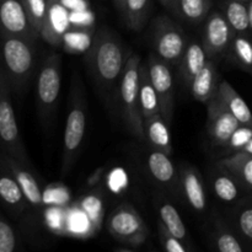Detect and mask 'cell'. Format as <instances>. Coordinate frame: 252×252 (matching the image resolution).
I'll use <instances>...</instances> for the list:
<instances>
[{"instance_id":"6da1fadb","label":"cell","mask_w":252,"mask_h":252,"mask_svg":"<svg viewBox=\"0 0 252 252\" xmlns=\"http://www.w3.org/2000/svg\"><path fill=\"white\" fill-rule=\"evenodd\" d=\"M86 56L94 83L106 101H110L128 61L122 39L108 27H100Z\"/></svg>"},{"instance_id":"7a4b0ae2","label":"cell","mask_w":252,"mask_h":252,"mask_svg":"<svg viewBox=\"0 0 252 252\" xmlns=\"http://www.w3.org/2000/svg\"><path fill=\"white\" fill-rule=\"evenodd\" d=\"M0 66L11 91L22 95L36 66L34 42L12 34H0Z\"/></svg>"},{"instance_id":"3957f363","label":"cell","mask_w":252,"mask_h":252,"mask_svg":"<svg viewBox=\"0 0 252 252\" xmlns=\"http://www.w3.org/2000/svg\"><path fill=\"white\" fill-rule=\"evenodd\" d=\"M142 59L138 54L128 57L118 86L121 111L126 127L138 139L144 140V120L139 102V69Z\"/></svg>"},{"instance_id":"277c9868","label":"cell","mask_w":252,"mask_h":252,"mask_svg":"<svg viewBox=\"0 0 252 252\" xmlns=\"http://www.w3.org/2000/svg\"><path fill=\"white\" fill-rule=\"evenodd\" d=\"M11 88L0 66V153L10 155L32 169L29 154L21 138L11 101Z\"/></svg>"},{"instance_id":"5b68a950","label":"cell","mask_w":252,"mask_h":252,"mask_svg":"<svg viewBox=\"0 0 252 252\" xmlns=\"http://www.w3.org/2000/svg\"><path fill=\"white\" fill-rule=\"evenodd\" d=\"M86 130V106L83 96L80 83L76 76H74L71 85L70 108L65 122L64 130V147H63V172L66 174L73 166Z\"/></svg>"},{"instance_id":"8992f818","label":"cell","mask_w":252,"mask_h":252,"mask_svg":"<svg viewBox=\"0 0 252 252\" xmlns=\"http://www.w3.org/2000/svg\"><path fill=\"white\" fill-rule=\"evenodd\" d=\"M61 84L62 58L58 54L52 53L42 62L37 78V108H38L39 117L44 122L51 118L61 93Z\"/></svg>"},{"instance_id":"52a82bcc","label":"cell","mask_w":252,"mask_h":252,"mask_svg":"<svg viewBox=\"0 0 252 252\" xmlns=\"http://www.w3.org/2000/svg\"><path fill=\"white\" fill-rule=\"evenodd\" d=\"M187 37L180 26L166 16H159L153 24V47L155 54L170 65H179L186 47Z\"/></svg>"},{"instance_id":"ba28073f","label":"cell","mask_w":252,"mask_h":252,"mask_svg":"<svg viewBox=\"0 0 252 252\" xmlns=\"http://www.w3.org/2000/svg\"><path fill=\"white\" fill-rule=\"evenodd\" d=\"M147 65L150 80L159 96L161 116L167 125H170L175 107L174 75H172L171 65L160 59L155 53L150 54Z\"/></svg>"},{"instance_id":"9c48e42d","label":"cell","mask_w":252,"mask_h":252,"mask_svg":"<svg viewBox=\"0 0 252 252\" xmlns=\"http://www.w3.org/2000/svg\"><path fill=\"white\" fill-rule=\"evenodd\" d=\"M207 129L209 137L217 145L226 147L231 134L241 123L219 100L217 94L209 102H207Z\"/></svg>"},{"instance_id":"30bf717a","label":"cell","mask_w":252,"mask_h":252,"mask_svg":"<svg viewBox=\"0 0 252 252\" xmlns=\"http://www.w3.org/2000/svg\"><path fill=\"white\" fill-rule=\"evenodd\" d=\"M235 34L225 15L219 11H214L208 15L202 36V44L206 49L208 58L218 56L230 48Z\"/></svg>"},{"instance_id":"8fae6325","label":"cell","mask_w":252,"mask_h":252,"mask_svg":"<svg viewBox=\"0 0 252 252\" xmlns=\"http://www.w3.org/2000/svg\"><path fill=\"white\" fill-rule=\"evenodd\" d=\"M12 34L34 42V33L22 0H0V34Z\"/></svg>"},{"instance_id":"7c38bea8","label":"cell","mask_w":252,"mask_h":252,"mask_svg":"<svg viewBox=\"0 0 252 252\" xmlns=\"http://www.w3.org/2000/svg\"><path fill=\"white\" fill-rule=\"evenodd\" d=\"M107 228L111 235L123 244L127 243L135 234L148 231L140 214L128 204L117 207L111 213L107 220Z\"/></svg>"},{"instance_id":"4fadbf2b","label":"cell","mask_w":252,"mask_h":252,"mask_svg":"<svg viewBox=\"0 0 252 252\" xmlns=\"http://www.w3.org/2000/svg\"><path fill=\"white\" fill-rule=\"evenodd\" d=\"M0 161L14 175L30 207L39 208L42 204H44L43 192H42L38 181L32 174V169L4 153H0Z\"/></svg>"},{"instance_id":"5bb4252c","label":"cell","mask_w":252,"mask_h":252,"mask_svg":"<svg viewBox=\"0 0 252 252\" xmlns=\"http://www.w3.org/2000/svg\"><path fill=\"white\" fill-rule=\"evenodd\" d=\"M71 27L69 10L61 0H48L46 19L41 30V38L53 47H62L63 36Z\"/></svg>"},{"instance_id":"9a60e30c","label":"cell","mask_w":252,"mask_h":252,"mask_svg":"<svg viewBox=\"0 0 252 252\" xmlns=\"http://www.w3.org/2000/svg\"><path fill=\"white\" fill-rule=\"evenodd\" d=\"M0 207L17 218L29 207L26 198L9 169L0 161Z\"/></svg>"},{"instance_id":"2e32d148","label":"cell","mask_w":252,"mask_h":252,"mask_svg":"<svg viewBox=\"0 0 252 252\" xmlns=\"http://www.w3.org/2000/svg\"><path fill=\"white\" fill-rule=\"evenodd\" d=\"M218 85L217 66L211 59H208L203 69L192 79L189 83V89H191L193 98L207 105V102H209L216 96Z\"/></svg>"},{"instance_id":"e0dca14e","label":"cell","mask_w":252,"mask_h":252,"mask_svg":"<svg viewBox=\"0 0 252 252\" xmlns=\"http://www.w3.org/2000/svg\"><path fill=\"white\" fill-rule=\"evenodd\" d=\"M217 96L225 105V107L238 118L241 125L252 127V112L240 94L228 83L221 81L218 85Z\"/></svg>"},{"instance_id":"ac0fdd59","label":"cell","mask_w":252,"mask_h":252,"mask_svg":"<svg viewBox=\"0 0 252 252\" xmlns=\"http://www.w3.org/2000/svg\"><path fill=\"white\" fill-rule=\"evenodd\" d=\"M219 169L235 177L241 186L252 191V155L235 152L218 162Z\"/></svg>"},{"instance_id":"d6986e66","label":"cell","mask_w":252,"mask_h":252,"mask_svg":"<svg viewBox=\"0 0 252 252\" xmlns=\"http://www.w3.org/2000/svg\"><path fill=\"white\" fill-rule=\"evenodd\" d=\"M208 56L204 49L203 44L198 41H191L189 42L185 51L184 56H182L181 61H180V74L185 83L189 85L192 79L203 69L206 65L207 61H208Z\"/></svg>"},{"instance_id":"ffe728a7","label":"cell","mask_w":252,"mask_h":252,"mask_svg":"<svg viewBox=\"0 0 252 252\" xmlns=\"http://www.w3.org/2000/svg\"><path fill=\"white\" fill-rule=\"evenodd\" d=\"M181 186L185 198L189 206L197 212H203L207 207V196L204 191L203 182L198 171L193 167L182 170Z\"/></svg>"},{"instance_id":"44dd1931","label":"cell","mask_w":252,"mask_h":252,"mask_svg":"<svg viewBox=\"0 0 252 252\" xmlns=\"http://www.w3.org/2000/svg\"><path fill=\"white\" fill-rule=\"evenodd\" d=\"M144 139L153 149L160 150L169 155L172 153L169 125L161 115H157L144 121Z\"/></svg>"},{"instance_id":"7402d4cb","label":"cell","mask_w":252,"mask_h":252,"mask_svg":"<svg viewBox=\"0 0 252 252\" xmlns=\"http://www.w3.org/2000/svg\"><path fill=\"white\" fill-rule=\"evenodd\" d=\"M139 102L144 121L157 115H161L159 96L150 80L148 65L143 63L140 64L139 69Z\"/></svg>"},{"instance_id":"603a6c76","label":"cell","mask_w":252,"mask_h":252,"mask_svg":"<svg viewBox=\"0 0 252 252\" xmlns=\"http://www.w3.org/2000/svg\"><path fill=\"white\" fill-rule=\"evenodd\" d=\"M147 165L150 175L159 184L171 185L176 179V169L166 153L153 149L148 157Z\"/></svg>"},{"instance_id":"cb8c5ba5","label":"cell","mask_w":252,"mask_h":252,"mask_svg":"<svg viewBox=\"0 0 252 252\" xmlns=\"http://www.w3.org/2000/svg\"><path fill=\"white\" fill-rule=\"evenodd\" d=\"M94 26L89 27H75L71 26L68 31L64 33L62 47L65 52L71 54L86 53L93 44Z\"/></svg>"},{"instance_id":"d4e9b609","label":"cell","mask_w":252,"mask_h":252,"mask_svg":"<svg viewBox=\"0 0 252 252\" xmlns=\"http://www.w3.org/2000/svg\"><path fill=\"white\" fill-rule=\"evenodd\" d=\"M224 15L236 34L245 33L251 29L250 10L244 0H226Z\"/></svg>"},{"instance_id":"484cf974","label":"cell","mask_w":252,"mask_h":252,"mask_svg":"<svg viewBox=\"0 0 252 252\" xmlns=\"http://www.w3.org/2000/svg\"><path fill=\"white\" fill-rule=\"evenodd\" d=\"M212 0H176L172 12L189 22H201L207 19Z\"/></svg>"},{"instance_id":"4316f807","label":"cell","mask_w":252,"mask_h":252,"mask_svg":"<svg viewBox=\"0 0 252 252\" xmlns=\"http://www.w3.org/2000/svg\"><path fill=\"white\" fill-rule=\"evenodd\" d=\"M150 10L152 0H125L122 14L130 29L140 31L149 17Z\"/></svg>"},{"instance_id":"83f0119b","label":"cell","mask_w":252,"mask_h":252,"mask_svg":"<svg viewBox=\"0 0 252 252\" xmlns=\"http://www.w3.org/2000/svg\"><path fill=\"white\" fill-rule=\"evenodd\" d=\"M159 216L162 225L181 241L187 239V229L179 211L169 202H162L159 206Z\"/></svg>"},{"instance_id":"f1b7e54d","label":"cell","mask_w":252,"mask_h":252,"mask_svg":"<svg viewBox=\"0 0 252 252\" xmlns=\"http://www.w3.org/2000/svg\"><path fill=\"white\" fill-rule=\"evenodd\" d=\"M213 189L220 201L235 202L240 197V184L229 172L220 169V174L213 180Z\"/></svg>"},{"instance_id":"f546056e","label":"cell","mask_w":252,"mask_h":252,"mask_svg":"<svg viewBox=\"0 0 252 252\" xmlns=\"http://www.w3.org/2000/svg\"><path fill=\"white\" fill-rule=\"evenodd\" d=\"M233 217L239 235L252 245V198L240 202L234 211Z\"/></svg>"},{"instance_id":"4dcf8cb0","label":"cell","mask_w":252,"mask_h":252,"mask_svg":"<svg viewBox=\"0 0 252 252\" xmlns=\"http://www.w3.org/2000/svg\"><path fill=\"white\" fill-rule=\"evenodd\" d=\"M231 52L239 65L252 73V42L244 33H238L230 44Z\"/></svg>"},{"instance_id":"1f68e13d","label":"cell","mask_w":252,"mask_h":252,"mask_svg":"<svg viewBox=\"0 0 252 252\" xmlns=\"http://www.w3.org/2000/svg\"><path fill=\"white\" fill-rule=\"evenodd\" d=\"M29 16L30 24L33 29L37 37H41V30L43 21L46 19L47 9H48V0H22Z\"/></svg>"},{"instance_id":"d6a6232c","label":"cell","mask_w":252,"mask_h":252,"mask_svg":"<svg viewBox=\"0 0 252 252\" xmlns=\"http://www.w3.org/2000/svg\"><path fill=\"white\" fill-rule=\"evenodd\" d=\"M19 239L11 224L0 212V252H14L17 249Z\"/></svg>"},{"instance_id":"836d02e7","label":"cell","mask_w":252,"mask_h":252,"mask_svg":"<svg viewBox=\"0 0 252 252\" xmlns=\"http://www.w3.org/2000/svg\"><path fill=\"white\" fill-rule=\"evenodd\" d=\"M216 246L220 252H243L245 250L238 236L228 229H221L217 234Z\"/></svg>"},{"instance_id":"e575fe53","label":"cell","mask_w":252,"mask_h":252,"mask_svg":"<svg viewBox=\"0 0 252 252\" xmlns=\"http://www.w3.org/2000/svg\"><path fill=\"white\" fill-rule=\"evenodd\" d=\"M251 138H252V127H249V126H245V125H240L238 128H236L235 132L231 134L226 147H228V149L233 153L240 152V150L243 149L249 142H250Z\"/></svg>"},{"instance_id":"d590c367","label":"cell","mask_w":252,"mask_h":252,"mask_svg":"<svg viewBox=\"0 0 252 252\" xmlns=\"http://www.w3.org/2000/svg\"><path fill=\"white\" fill-rule=\"evenodd\" d=\"M159 233H160V240H161V245L164 250L167 252H186L187 248L184 245V241L180 240L175 235H172L162 223L159 224Z\"/></svg>"},{"instance_id":"8d00e7d4","label":"cell","mask_w":252,"mask_h":252,"mask_svg":"<svg viewBox=\"0 0 252 252\" xmlns=\"http://www.w3.org/2000/svg\"><path fill=\"white\" fill-rule=\"evenodd\" d=\"M69 19L71 26L75 27H89L94 24V16L90 11H88V9L69 11Z\"/></svg>"},{"instance_id":"74e56055","label":"cell","mask_w":252,"mask_h":252,"mask_svg":"<svg viewBox=\"0 0 252 252\" xmlns=\"http://www.w3.org/2000/svg\"><path fill=\"white\" fill-rule=\"evenodd\" d=\"M61 2L69 10V11L86 10L89 7L88 0H61Z\"/></svg>"},{"instance_id":"f35d334b","label":"cell","mask_w":252,"mask_h":252,"mask_svg":"<svg viewBox=\"0 0 252 252\" xmlns=\"http://www.w3.org/2000/svg\"><path fill=\"white\" fill-rule=\"evenodd\" d=\"M159 1L161 2V4L164 5L166 9L171 10V11H172V9H174V5H175V2H176V0H159Z\"/></svg>"},{"instance_id":"ab89813d","label":"cell","mask_w":252,"mask_h":252,"mask_svg":"<svg viewBox=\"0 0 252 252\" xmlns=\"http://www.w3.org/2000/svg\"><path fill=\"white\" fill-rule=\"evenodd\" d=\"M240 152H243V153H246V154H250V155H252V138H251V140H250V142H249L248 144H246L245 147H244L243 149L240 150Z\"/></svg>"},{"instance_id":"60d3db41","label":"cell","mask_w":252,"mask_h":252,"mask_svg":"<svg viewBox=\"0 0 252 252\" xmlns=\"http://www.w3.org/2000/svg\"><path fill=\"white\" fill-rule=\"evenodd\" d=\"M115 1V5L117 6V9L120 10L121 12L123 11V5H125V0H113Z\"/></svg>"},{"instance_id":"b9f144b4","label":"cell","mask_w":252,"mask_h":252,"mask_svg":"<svg viewBox=\"0 0 252 252\" xmlns=\"http://www.w3.org/2000/svg\"><path fill=\"white\" fill-rule=\"evenodd\" d=\"M249 10H250V24L252 29V0L250 1V5H249Z\"/></svg>"},{"instance_id":"7bdbcfd3","label":"cell","mask_w":252,"mask_h":252,"mask_svg":"<svg viewBox=\"0 0 252 252\" xmlns=\"http://www.w3.org/2000/svg\"><path fill=\"white\" fill-rule=\"evenodd\" d=\"M244 1H251V0H244Z\"/></svg>"}]
</instances>
